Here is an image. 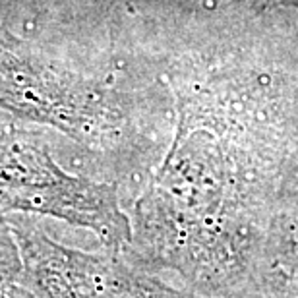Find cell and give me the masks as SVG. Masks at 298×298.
<instances>
[]
</instances>
